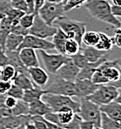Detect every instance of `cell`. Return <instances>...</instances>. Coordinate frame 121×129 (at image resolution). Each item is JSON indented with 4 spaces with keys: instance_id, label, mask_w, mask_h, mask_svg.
I'll return each instance as SVG.
<instances>
[{
    "instance_id": "obj_55",
    "label": "cell",
    "mask_w": 121,
    "mask_h": 129,
    "mask_svg": "<svg viewBox=\"0 0 121 129\" xmlns=\"http://www.w3.org/2000/svg\"><path fill=\"white\" fill-rule=\"evenodd\" d=\"M93 129H103V128H102L101 126H94Z\"/></svg>"
},
{
    "instance_id": "obj_31",
    "label": "cell",
    "mask_w": 121,
    "mask_h": 129,
    "mask_svg": "<svg viewBox=\"0 0 121 129\" xmlns=\"http://www.w3.org/2000/svg\"><path fill=\"white\" fill-rule=\"evenodd\" d=\"M70 58H71V59L72 60L73 63L76 64L79 69L85 67V66L89 63L87 61V59L86 58V57L84 56V54L81 52V51H79L77 53L73 55V56H71Z\"/></svg>"
},
{
    "instance_id": "obj_7",
    "label": "cell",
    "mask_w": 121,
    "mask_h": 129,
    "mask_svg": "<svg viewBox=\"0 0 121 129\" xmlns=\"http://www.w3.org/2000/svg\"><path fill=\"white\" fill-rule=\"evenodd\" d=\"M65 13L63 3H52L46 0L44 5L39 9L37 14L46 24L53 25V23L57 18L64 16Z\"/></svg>"
},
{
    "instance_id": "obj_17",
    "label": "cell",
    "mask_w": 121,
    "mask_h": 129,
    "mask_svg": "<svg viewBox=\"0 0 121 129\" xmlns=\"http://www.w3.org/2000/svg\"><path fill=\"white\" fill-rule=\"evenodd\" d=\"M28 105H29V114L31 116H45V114L52 112L42 99L34 100Z\"/></svg>"
},
{
    "instance_id": "obj_38",
    "label": "cell",
    "mask_w": 121,
    "mask_h": 129,
    "mask_svg": "<svg viewBox=\"0 0 121 129\" xmlns=\"http://www.w3.org/2000/svg\"><path fill=\"white\" fill-rule=\"evenodd\" d=\"M11 32L15 34H18V35H22V36H26L28 33V30L27 29H24V27H22L21 25L19 24V23L15 25L11 26Z\"/></svg>"
},
{
    "instance_id": "obj_44",
    "label": "cell",
    "mask_w": 121,
    "mask_h": 129,
    "mask_svg": "<svg viewBox=\"0 0 121 129\" xmlns=\"http://www.w3.org/2000/svg\"><path fill=\"white\" fill-rule=\"evenodd\" d=\"M95 125L92 122L86 120H81L80 124H79V129H93Z\"/></svg>"
},
{
    "instance_id": "obj_50",
    "label": "cell",
    "mask_w": 121,
    "mask_h": 129,
    "mask_svg": "<svg viewBox=\"0 0 121 129\" xmlns=\"http://www.w3.org/2000/svg\"><path fill=\"white\" fill-rule=\"evenodd\" d=\"M118 96H117L116 100H115V101L118 102V103L121 105V88H118Z\"/></svg>"
},
{
    "instance_id": "obj_47",
    "label": "cell",
    "mask_w": 121,
    "mask_h": 129,
    "mask_svg": "<svg viewBox=\"0 0 121 129\" xmlns=\"http://www.w3.org/2000/svg\"><path fill=\"white\" fill-rule=\"evenodd\" d=\"M44 119H45V122L46 123V126H47V128L48 129H66L65 127H63V126H60L57 124H54V123H52V122H50V121H48L45 118H44Z\"/></svg>"
},
{
    "instance_id": "obj_56",
    "label": "cell",
    "mask_w": 121,
    "mask_h": 129,
    "mask_svg": "<svg viewBox=\"0 0 121 129\" xmlns=\"http://www.w3.org/2000/svg\"><path fill=\"white\" fill-rule=\"evenodd\" d=\"M24 126H20V127H18V128H11V129H24Z\"/></svg>"
},
{
    "instance_id": "obj_36",
    "label": "cell",
    "mask_w": 121,
    "mask_h": 129,
    "mask_svg": "<svg viewBox=\"0 0 121 129\" xmlns=\"http://www.w3.org/2000/svg\"><path fill=\"white\" fill-rule=\"evenodd\" d=\"M31 123L35 126L36 129H48L44 116H31Z\"/></svg>"
},
{
    "instance_id": "obj_37",
    "label": "cell",
    "mask_w": 121,
    "mask_h": 129,
    "mask_svg": "<svg viewBox=\"0 0 121 129\" xmlns=\"http://www.w3.org/2000/svg\"><path fill=\"white\" fill-rule=\"evenodd\" d=\"M11 4L13 8L18 9V10H20L24 11V12L27 13L28 8L25 0H11Z\"/></svg>"
},
{
    "instance_id": "obj_59",
    "label": "cell",
    "mask_w": 121,
    "mask_h": 129,
    "mask_svg": "<svg viewBox=\"0 0 121 129\" xmlns=\"http://www.w3.org/2000/svg\"><path fill=\"white\" fill-rule=\"evenodd\" d=\"M119 28H120V29H121V24H120V27H119Z\"/></svg>"
},
{
    "instance_id": "obj_41",
    "label": "cell",
    "mask_w": 121,
    "mask_h": 129,
    "mask_svg": "<svg viewBox=\"0 0 121 129\" xmlns=\"http://www.w3.org/2000/svg\"><path fill=\"white\" fill-rule=\"evenodd\" d=\"M18 100L13 98V97L7 95V97H5V102H4V107L11 108V107H15V106H16V104H17V102H18Z\"/></svg>"
},
{
    "instance_id": "obj_5",
    "label": "cell",
    "mask_w": 121,
    "mask_h": 129,
    "mask_svg": "<svg viewBox=\"0 0 121 129\" xmlns=\"http://www.w3.org/2000/svg\"><path fill=\"white\" fill-rule=\"evenodd\" d=\"M118 88L107 83V84L99 85L98 88L92 94L86 97V99L100 107L114 101L118 96Z\"/></svg>"
},
{
    "instance_id": "obj_1",
    "label": "cell",
    "mask_w": 121,
    "mask_h": 129,
    "mask_svg": "<svg viewBox=\"0 0 121 129\" xmlns=\"http://www.w3.org/2000/svg\"><path fill=\"white\" fill-rule=\"evenodd\" d=\"M83 6L95 19L109 24L114 28L120 27L121 22L111 13V5L107 0H87Z\"/></svg>"
},
{
    "instance_id": "obj_27",
    "label": "cell",
    "mask_w": 121,
    "mask_h": 129,
    "mask_svg": "<svg viewBox=\"0 0 121 129\" xmlns=\"http://www.w3.org/2000/svg\"><path fill=\"white\" fill-rule=\"evenodd\" d=\"M99 40V32L94 31H86L82 37V42L86 46H95Z\"/></svg>"
},
{
    "instance_id": "obj_29",
    "label": "cell",
    "mask_w": 121,
    "mask_h": 129,
    "mask_svg": "<svg viewBox=\"0 0 121 129\" xmlns=\"http://www.w3.org/2000/svg\"><path fill=\"white\" fill-rule=\"evenodd\" d=\"M100 126L103 129H119L118 128V122L108 116L105 114V113H101V121H100Z\"/></svg>"
},
{
    "instance_id": "obj_42",
    "label": "cell",
    "mask_w": 121,
    "mask_h": 129,
    "mask_svg": "<svg viewBox=\"0 0 121 129\" xmlns=\"http://www.w3.org/2000/svg\"><path fill=\"white\" fill-rule=\"evenodd\" d=\"M6 64H9V60L7 58L6 52H5V49L0 46V66L3 67Z\"/></svg>"
},
{
    "instance_id": "obj_2",
    "label": "cell",
    "mask_w": 121,
    "mask_h": 129,
    "mask_svg": "<svg viewBox=\"0 0 121 129\" xmlns=\"http://www.w3.org/2000/svg\"><path fill=\"white\" fill-rule=\"evenodd\" d=\"M41 99L54 113L73 111L77 113L79 112V102L73 100L72 97L60 94L44 93Z\"/></svg>"
},
{
    "instance_id": "obj_10",
    "label": "cell",
    "mask_w": 121,
    "mask_h": 129,
    "mask_svg": "<svg viewBox=\"0 0 121 129\" xmlns=\"http://www.w3.org/2000/svg\"><path fill=\"white\" fill-rule=\"evenodd\" d=\"M22 48H31L34 50H43L47 52V51L53 50L54 46L52 42H50L46 39L27 34L24 37L23 42L18 47V51Z\"/></svg>"
},
{
    "instance_id": "obj_3",
    "label": "cell",
    "mask_w": 121,
    "mask_h": 129,
    "mask_svg": "<svg viewBox=\"0 0 121 129\" xmlns=\"http://www.w3.org/2000/svg\"><path fill=\"white\" fill-rule=\"evenodd\" d=\"M53 25L61 29L68 39H75L79 44L82 43V37L86 32V23L70 19L67 17L62 16L54 21Z\"/></svg>"
},
{
    "instance_id": "obj_11",
    "label": "cell",
    "mask_w": 121,
    "mask_h": 129,
    "mask_svg": "<svg viewBox=\"0 0 121 129\" xmlns=\"http://www.w3.org/2000/svg\"><path fill=\"white\" fill-rule=\"evenodd\" d=\"M31 122V115H11L0 118V125L5 129L18 128L20 126H24L28 123Z\"/></svg>"
},
{
    "instance_id": "obj_53",
    "label": "cell",
    "mask_w": 121,
    "mask_h": 129,
    "mask_svg": "<svg viewBox=\"0 0 121 129\" xmlns=\"http://www.w3.org/2000/svg\"><path fill=\"white\" fill-rule=\"evenodd\" d=\"M49 2H52V3H65V0H47Z\"/></svg>"
},
{
    "instance_id": "obj_12",
    "label": "cell",
    "mask_w": 121,
    "mask_h": 129,
    "mask_svg": "<svg viewBox=\"0 0 121 129\" xmlns=\"http://www.w3.org/2000/svg\"><path fill=\"white\" fill-rule=\"evenodd\" d=\"M97 69L101 72L102 74L105 76L109 83L115 82V81L118 80L120 78V70L115 63L114 60L108 61L106 59L105 62H103L100 64Z\"/></svg>"
},
{
    "instance_id": "obj_24",
    "label": "cell",
    "mask_w": 121,
    "mask_h": 129,
    "mask_svg": "<svg viewBox=\"0 0 121 129\" xmlns=\"http://www.w3.org/2000/svg\"><path fill=\"white\" fill-rule=\"evenodd\" d=\"M44 93V89H41V87L38 86H35L32 89H28V90L24 91V95H23L22 100L29 104L34 101V100L41 99Z\"/></svg>"
},
{
    "instance_id": "obj_34",
    "label": "cell",
    "mask_w": 121,
    "mask_h": 129,
    "mask_svg": "<svg viewBox=\"0 0 121 129\" xmlns=\"http://www.w3.org/2000/svg\"><path fill=\"white\" fill-rule=\"evenodd\" d=\"M12 8L11 0H0V18L6 17L8 12Z\"/></svg>"
},
{
    "instance_id": "obj_60",
    "label": "cell",
    "mask_w": 121,
    "mask_h": 129,
    "mask_svg": "<svg viewBox=\"0 0 121 129\" xmlns=\"http://www.w3.org/2000/svg\"><path fill=\"white\" fill-rule=\"evenodd\" d=\"M0 21H1V18H0Z\"/></svg>"
},
{
    "instance_id": "obj_45",
    "label": "cell",
    "mask_w": 121,
    "mask_h": 129,
    "mask_svg": "<svg viewBox=\"0 0 121 129\" xmlns=\"http://www.w3.org/2000/svg\"><path fill=\"white\" fill-rule=\"evenodd\" d=\"M111 13L114 17H120L121 18V5H111Z\"/></svg>"
},
{
    "instance_id": "obj_28",
    "label": "cell",
    "mask_w": 121,
    "mask_h": 129,
    "mask_svg": "<svg viewBox=\"0 0 121 129\" xmlns=\"http://www.w3.org/2000/svg\"><path fill=\"white\" fill-rule=\"evenodd\" d=\"M17 71L11 64H6L1 68L0 73V80L12 81L13 78L15 77Z\"/></svg>"
},
{
    "instance_id": "obj_16",
    "label": "cell",
    "mask_w": 121,
    "mask_h": 129,
    "mask_svg": "<svg viewBox=\"0 0 121 129\" xmlns=\"http://www.w3.org/2000/svg\"><path fill=\"white\" fill-rule=\"evenodd\" d=\"M75 85L77 87V98H86L99 86V85L93 84L91 79H77L75 80Z\"/></svg>"
},
{
    "instance_id": "obj_18",
    "label": "cell",
    "mask_w": 121,
    "mask_h": 129,
    "mask_svg": "<svg viewBox=\"0 0 121 129\" xmlns=\"http://www.w3.org/2000/svg\"><path fill=\"white\" fill-rule=\"evenodd\" d=\"M99 108L101 113H105L106 116L117 122L121 119V105L115 100L106 105L100 106Z\"/></svg>"
},
{
    "instance_id": "obj_48",
    "label": "cell",
    "mask_w": 121,
    "mask_h": 129,
    "mask_svg": "<svg viewBox=\"0 0 121 129\" xmlns=\"http://www.w3.org/2000/svg\"><path fill=\"white\" fill-rule=\"evenodd\" d=\"M27 5V13H34V0H25Z\"/></svg>"
},
{
    "instance_id": "obj_32",
    "label": "cell",
    "mask_w": 121,
    "mask_h": 129,
    "mask_svg": "<svg viewBox=\"0 0 121 129\" xmlns=\"http://www.w3.org/2000/svg\"><path fill=\"white\" fill-rule=\"evenodd\" d=\"M87 0H66L64 3V10L66 11H69L71 10H73L75 8H79L83 6Z\"/></svg>"
},
{
    "instance_id": "obj_6",
    "label": "cell",
    "mask_w": 121,
    "mask_h": 129,
    "mask_svg": "<svg viewBox=\"0 0 121 129\" xmlns=\"http://www.w3.org/2000/svg\"><path fill=\"white\" fill-rule=\"evenodd\" d=\"M45 93H53L65 95L70 97H77V87L75 82L67 81L56 75L51 84L45 89Z\"/></svg>"
},
{
    "instance_id": "obj_19",
    "label": "cell",
    "mask_w": 121,
    "mask_h": 129,
    "mask_svg": "<svg viewBox=\"0 0 121 129\" xmlns=\"http://www.w3.org/2000/svg\"><path fill=\"white\" fill-rule=\"evenodd\" d=\"M7 58L9 60V64H11L16 69L17 73H28V68L24 66L19 57L18 51H5Z\"/></svg>"
},
{
    "instance_id": "obj_57",
    "label": "cell",
    "mask_w": 121,
    "mask_h": 129,
    "mask_svg": "<svg viewBox=\"0 0 121 129\" xmlns=\"http://www.w3.org/2000/svg\"><path fill=\"white\" fill-rule=\"evenodd\" d=\"M0 129H5V128H4V127H3V126H1V125H0Z\"/></svg>"
},
{
    "instance_id": "obj_58",
    "label": "cell",
    "mask_w": 121,
    "mask_h": 129,
    "mask_svg": "<svg viewBox=\"0 0 121 129\" xmlns=\"http://www.w3.org/2000/svg\"><path fill=\"white\" fill-rule=\"evenodd\" d=\"M1 68H2V67H1V66H0V73H1Z\"/></svg>"
},
{
    "instance_id": "obj_15",
    "label": "cell",
    "mask_w": 121,
    "mask_h": 129,
    "mask_svg": "<svg viewBox=\"0 0 121 129\" xmlns=\"http://www.w3.org/2000/svg\"><path fill=\"white\" fill-rule=\"evenodd\" d=\"M22 63L27 68L39 66V61L36 51L31 48H22L18 51Z\"/></svg>"
},
{
    "instance_id": "obj_54",
    "label": "cell",
    "mask_w": 121,
    "mask_h": 129,
    "mask_svg": "<svg viewBox=\"0 0 121 129\" xmlns=\"http://www.w3.org/2000/svg\"><path fill=\"white\" fill-rule=\"evenodd\" d=\"M118 128L121 129V119L118 121Z\"/></svg>"
},
{
    "instance_id": "obj_4",
    "label": "cell",
    "mask_w": 121,
    "mask_h": 129,
    "mask_svg": "<svg viewBox=\"0 0 121 129\" xmlns=\"http://www.w3.org/2000/svg\"><path fill=\"white\" fill-rule=\"evenodd\" d=\"M79 99V112L77 114L80 116L82 120L92 122L95 126H100L101 121V111L99 106L89 100L85 97Z\"/></svg>"
},
{
    "instance_id": "obj_49",
    "label": "cell",
    "mask_w": 121,
    "mask_h": 129,
    "mask_svg": "<svg viewBox=\"0 0 121 129\" xmlns=\"http://www.w3.org/2000/svg\"><path fill=\"white\" fill-rule=\"evenodd\" d=\"M5 94H0V107H4V102H5Z\"/></svg>"
},
{
    "instance_id": "obj_35",
    "label": "cell",
    "mask_w": 121,
    "mask_h": 129,
    "mask_svg": "<svg viewBox=\"0 0 121 129\" xmlns=\"http://www.w3.org/2000/svg\"><path fill=\"white\" fill-rule=\"evenodd\" d=\"M91 80L93 84L96 85H102V84H107L108 80L105 79V77L102 74V73L99 71V70L96 69V71L93 73L92 78H91Z\"/></svg>"
},
{
    "instance_id": "obj_39",
    "label": "cell",
    "mask_w": 121,
    "mask_h": 129,
    "mask_svg": "<svg viewBox=\"0 0 121 129\" xmlns=\"http://www.w3.org/2000/svg\"><path fill=\"white\" fill-rule=\"evenodd\" d=\"M112 39L113 45H116L118 48H121V29L120 28H115L114 30V37Z\"/></svg>"
},
{
    "instance_id": "obj_26",
    "label": "cell",
    "mask_w": 121,
    "mask_h": 129,
    "mask_svg": "<svg viewBox=\"0 0 121 129\" xmlns=\"http://www.w3.org/2000/svg\"><path fill=\"white\" fill-rule=\"evenodd\" d=\"M81 50L80 44L75 39H68L65 45V55L67 57L73 56Z\"/></svg>"
},
{
    "instance_id": "obj_30",
    "label": "cell",
    "mask_w": 121,
    "mask_h": 129,
    "mask_svg": "<svg viewBox=\"0 0 121 129\" xmlns=\"http://www.w3.org/2000/svg\"><path fill=\"white\" fill-rule=\"evenodd\" d=\"M35 13H24L20 18L19 24L24 27V29L29 30L31 27L34 22V18H35Z\"/></svg>"
},
{
    "instance_id": "obj_52",
    "label": "cell",
    "mask_w": 121,
    "mask_h": 129,
    "mask_svg": "<svg viewBox=\"0 0 121 129\" xmlns=\"http://www.w3.org/2000/svg\"><path fill=\"white\" fill-rule=\"evenodd\" d=\"M114 5H121V0H111Z\"/></svg>"
},
{
    "instance_id": "obj_22",
    "label": "cell",
    "mask_w": 121,
    "mask_h": 129,
    "mask_svg": "<svg viewBox=\"0 0 121 129\" xmlns=\"http://www.w3.org/2000/svg\"><path fill=\"white\" fill-rule=\"evenodd\" d=\"M80 51L84 54V56L86 57L89 63H93V62L98 61L102 57L105 56V52H104V51L99 50L94 46H87L86 48H83Z\"/></svg>"
},
{
    "instance_id": "obj_14",
    "label": "cell",
    "mask_w": 121,
    "mask_h": 129,
    "mask_svg": "<svg viewBox=\"0 0 121 129\" xmlns=\"http://www.w3.org/2000/svg\"><path fill=\"white\" fill-rule=\"evenodd\" d=\"M28 75L34 85L38 87H44L49 81V75L40 66L28 68Z\"/></svg>"
},
{
    "instance_id": "obj_40",
    "label": "cell",
    "mask_w": 121,
    "mask_h": 129,
    "mask_svg": "<svg viewBox=\"0 0 121 129\" xmlns=\"http://www.w3.org/2000/svg\"><path fill=\"white\" fill-rule=\"evenodd\" d=\"M11 81H6V80H0V94H5L11 88Z\"/></svg>"
},
{
    "instance_id": "obj_23",
    "label": "cell",
    "mask_w": 121,
    "mask_h": 129,
    "mask_svg": "<svg viewBox=\"0 0 121 129\" xmlns=\"http://www.w3.org/2000/svg\"><path fill=\"white\" fill-rule=\"evenodd\" d=\"M23 39H24V36L10 32L5 39V51H18V47L23 42Z\"/></svg>"
},
{
    "instance_id": "obj_51",
    "label": "cell",
    "mask_w": 121,
    "mask_h": 129,
    "mask_svg": "<svg viewBox=\"0 0 121 129\" xmlns=\"http://www.w3.org/2000/svg\"><path fill=\"white\" fill-rule=\"evenodd\" d=\"M24 129H36V127H35V126H34L32 123L30 122V123H28L27 125H25V126H24Z\"/></svg>"
},
{
    "instance_id": "obj_21",
    "label": "cell",
    "mask_w": 121,
    "mask_h": 129,
    "mask_svg": "<svg viewBox=\"0 0 121 129\" xmlns=\"http://www.w3.org/2000/svg\"><path fill=\"white\" fill-rule=\"evenodd\" d=\"M52 37H53V39H52V44H53L54 49H55L58 53L65 55V45L66 40L68 39L67 36L65 35V33L61 29L58 28L56 33Z\"/></svg>"
},
{
    "instance_id": "obj_20",
    "label": "cell",
    "mask_w": 121,
    "mask_h": 129,
    "mask_svg": "<svg viewBox=\"0 0 121 129\" xmlns=\"http://www.w3.org/2000/svg\"><path fill=\"white\" fill-rule=\"evenodd\" d=\"M12 83L14 85H16V86H18V87H20L24 91L28 90V89H32L35 86H37L31 81L28 73H17L15 77L12 79Z\"/></svg>"
},
{
    "instance_id": "obj_25",
    "label": "cell",
    "mask_w": 121,
    "mask_h": 129,
    "mask_svg": "<svg viewBox=\"0 0 121 129\" xmlns=\"http://www.w3.org/2000/svg\"><path fill=\"white\" fill-rule=\"evenodd\" d=\"M112 39L111 37H109L107 34L104 33V32H99V43L94 47H96L99 50L104 51V52H109V51H111L112 49Z\"/></svg>"
},
{
    "instance_id": "obj_46",
    "label": "cell",
    "mask_w": 121,
    "mask_h": 129,
    "mask_svg": "<svg viewBox=\"0 0 121 129\" xmlns=\"http://www.w3.org/2000/svg\"><path fill=\"white\" fill-rule=\"evenodd\" d=\"M46 0H34V13L37 14L39 9L44 5Z\"/></svg>"
},
{
    "instance_id": "obj_9",
    "label": "cell",
    "mask_w": 121,
    "mask_h": 129,
    "mask_svg": "<svg viewBox=\"0 0 121 129\" xmlns=\"http://www.w3.org/2000/svg\"><path fill=\"white\" fill-rule=\"evenodd\" d=\"M58 28L54 25H49L46 24L38 14L35 15L34 22L31 27L28 30V33L41 39H46L47 38L52 37L56 33Z\"/></svg>"
},
{
    "instance_id": "obj_43",
    "label": "cell",
    "mask_w": 121,
    "mask_h": 129,
    "mask_svg": "<svg viewBox=\"0 0 121 129\" xmlns=\"http://www.w3.org/2000/svg\"><path fill=\"white\" fill-rule=\"evenodd\" d=\"M114 61H115V63H116L117 66H118V67L119 68L120 73H121V58H117V59H115ZM109 84H111V86H115L116 88H118V89L121 88V75H120V78H119V79H118V80L115 81V82H113V83H109Z\"/></svg>"
},
{
    "instance_id": "obj_8",
    "label": "cell",
    "mask_w": 121,
    "mask_h": 129,
    "mask_svg": "<svg viewBox=\"0 0 121 129\" xmlns=\"http://www.w3.org/2000/svg\"><path fill=\"white\" fill-rule=\"evenodd\" d=\"M38 53L46 71L54 75L57 73L58 70L70 59V57L61 53L51 54L43 50H38Z\"/></svg>"
},
{
    "instance_id": "obj_33",
    "label": "cell",
    "mask_w": 121,
    "mask_h": 129,
    "mask_svg": "<svg viewBox=\"0 0 121 129\" xmlns=\"http://www.w3.org/2000/svg\"><path fill=\"white\" fill-rule=\"evenodd\" d=\"M5 94L8 96L13 97V98L17 99V100H22L23 95H24V90L12 83L11 88L9 89V91Z\"/></svg>"
},
{
    "instance_id": "obj_61",
    "label": "cell",
    "mask_w": 121,
    "mask_h": 129,
    "mask_svg": "<svg viewBox=\"0 0 121 129\" xmlns=\"http://www.w3.org/2000/svg\"></svg>"
},
{
    "instance_id": "obj_13",
    "label": "cell",
    "mask_w": 121,
    "mask_h": 129,
    "mask_svg": "<svg viewBox=\"0 0 121 129\" xmlns=\"http://www.w3.org/2000/svg\"><path fill=\"white\" fill-rule=\"evenodd\" d=\"M79 70L80 69L73 63L72 60L70 58V59L58 70L55 75L58 76V77L62 78V79H65L67 81L75 82L77 76L79 73Z\"/></svg>"
}]
</instances>
